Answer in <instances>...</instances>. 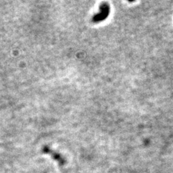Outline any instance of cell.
<instances>
[{"mask_svg":"<svg viewBox=\"0 0 173 173\" xmlns=\"http://www.w3.org/2000/svg\"><path fill=\"white\" fill-rule=\"evenodd\" d=\"M43 151L45 154H49L51 155L54 159L56 160L58 162H59L61 164H64L65 163L64 159L59 154L56 153L53 150H51V149H49L48 146H45L43 149Z\"/></svg>","mask_w":173,"mask_h":173,"instance_id":"obj_2","label":"cell"},{"mask_svg":"<svg viewBox=\"0 0 173 173\" xmlns=\"http://www.w3.org/2000/svg\"><path fill=\"white\" fill-rule=\"evenodd\" d=\"M110 12V5L106 2H103L99 6V12L95 15L92 18V22L93 23H98L102 21L105 20L109 16Z\"/></svg>","mask_w":173,"mask_h":173,"instance_id":"obj_1","label":"cell"}]
</instances>
